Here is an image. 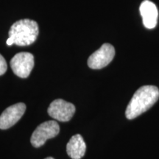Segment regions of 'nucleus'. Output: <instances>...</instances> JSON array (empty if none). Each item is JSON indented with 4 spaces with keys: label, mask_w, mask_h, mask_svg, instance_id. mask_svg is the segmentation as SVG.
Returning <instances> with one entry per match:
<instances>
[{
    "label": "nucleus",
    "mask_w": 159,
    "mask_h": 159,
    "mask_svg": "<svg viewBox=\"0 0 159 159\" xmlns=\"http://www.w3.org/2000/svg\"><path fill=\"white\" fill-rule=\"evenodd\" d=\"M47 111L52 118L60 122H69L74 116L75 106L62 99H57L51 102Z\"/></svg>",
    "instance_id": "obj_6"
},
{
    "label": "nucleus",
    "mask_w": 159,
    "mask_h": 159,
    "mask_svg": "<svg viewBox=\"0 0 159 159\" xmlns=\"http://www.w3.org/2000/svg\"><path fill=\"white\" fill-rule=\"evenodd\" d=\"M114 55V47L110 43H104L89 57L88 66L93 69H102L112 61Z\"/></svg>",
    "instance_id": "obj_5"
},
{
    "label": "nucleus",
    "mask_w": 159,
    "mask_h": 159,
    "mask_svg": "<svg viewBox=\"0 0 159 159\" xmlns=\"http://www.w3.org/2000/svg\"><path fill=\"white\" fill-rule=\"evenodd\" d=\"M159 98V90L154 85L140 87L133 96L127 107L125 115L128 119H134L149 110Z\"/></svg>",
    "instance_id": "obj_1"
},
{
    "label": "nucleus",
    "mask_w": 159,
    "mask_h": 159,
    "mask_svg": "<svg viewBox=\"0 0 159 159\" xmlns=\"http://www.w3.org/2000/svg\"><path fill=\"white\" fill-rule=\"evenodd\" d=\"M7 65L6 63L5 59L4 58V57L0 54V76L5 74L7 71Z\"/></svg>",
    "instance_id": "obj_10"
},
{
    "label": "nucleus",
    "mask_w": 159,
    "mask_h": 159,
    "mask_svg": "<svg viewBox=\"0 0 159 159\" xmlns=\"http://www.w3.org/2000/svg\"><path fill=\"white\" fill-rule=\"evenodd\" d=\"M45 159H54V158H52V157H48V158H46Z\"/></svg>",
    "instance_id": "obj_11"
},
{
    "label": "nucleus",
    "mask_w": 159,
    "mask_h": 159,
    "mask_svg": "<svg viewBox=\"0 0 159 159\" xmlns=\"http://www.w3.org/2000/svg\"><path fill=\"white\" fill-rule=\"evenodd\" d=\"M11 67L18 77L26 78L34 67V57L30 52H19L11 61Z\"/></svg>",
    "instance_id": "obj_4"
},
{
    "label": "nucleus",
    "mask_w": 159,
    "mask_h": 159,
    "mask_svg": "<svg viewBox=\"0 0 159 159\" xmlns=\"http://www.w3.org/2000/svg\"><path fill=\"white\" fill-rule=\"evenodd\" d=\"M86 144L81 135L73 136L66 145V152L68 156L72 159L82 158L85 153Z\"/></svg>",
    "instance_id": "obj_9"
},
{
    "label": "nucleus",
    "mask_w": 159,
    "mask_h": 159,
    "mask_svg": "<svg viewBox=\"0 0 159 159\" xmlns=\"http://www.w3.org/2000/svg\"><path fill=\"white\" fill-rule=\"evenodd\" d=\"M26 111L25 103L19 102L8 107L0 116V129L6 130L13 126L23 116Z\"/></svg>",
    "instance_id": "obj_7"
},
{
    "label": "nucleus",
    "mask_w": 159,
    "mask_h": 159,
    "mask_svg": "<svg viewBox=\"0 0 159 159\" xmlns=\"http://www.w3.org/2000/svg\"><path fill=\"white\" fill-rule=\"evenodd\" d=\"M39 25L36 21L28 19L16 21L9 30V38L6 43L11 46H28L34 43L39 35Z\"/></svg>",
    "instance_id": "obj_2"
},
{
    "label": "nucleus",
    "mask_w": 159,
    "mask_h": 159,
    "mask_svg": "<svg viewBox=\"0 0 159 159\" xmlns=\"http://www.w3.org/2000/svg\"><path fill=\"white\" fill-rule=\"evenodd\" d=\"M60 132L59 125L55 121H47L37 127L32 134L30 142L34 148H40L49 139L55 138Z\"/></svg>",
    "instance_id": "obj_3"
},
{
    "label": "nucleus",
    "mask_w": 159,
    "mask_h": 159,
    "mask_svg": "<svg viewBox=\"0 0 159 159\" xmlns=\"http://www.w3.org/2000/svg\"><path fill=\"white\" fill-rule=\"evenodd\" d=\"M139 11L144 27L148 29L155 28L158 22V11L156 5L149 0H144L141 4Z\"/></svg>",
    "instance_id": "obj_8"
}]
</instances>
